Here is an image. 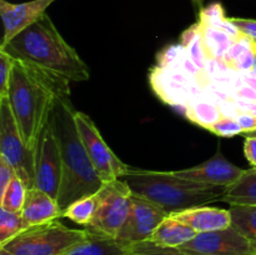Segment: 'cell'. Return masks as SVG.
I'll return each instance as SVG.
<instances>
[{"label": "cell", "mask_w": 256, "mask_h": 255, "mask_svg": "<svg viewBox=\"0 0 256 255\" xmlns=\"http://www.w3.org/2000/svg\"><path fill=\"white\" fill-rule=\"evenodd\" d=\"M69 80L29 62L15 60L8 102L25 145L34 152L42 128L59 98H70Z\"/></svg>", "instance_id": "1"}, {"label": "cell", "mask_w": 256, "mask_h": 255, "mask_svg": "<svg viewBox=\"0 0 256 255\" xmlns=\"http://www.w3.org/2000/svg\"><path fill=\"white\" fill-rule=\"evenodd\" d=\"M15 60L29 62L69 82H86L90 72L76 50L62 36L48 14L0 46Z\"/></svg>", "instance_id": "2"}, {"label": "cell", "mask_w": 256, "mask_h": 255, "mask_svg": "<svg viewBox=\"0 0 256 255\" xmlns=\"http://www.w3.org/2000/svg\"><path fill=\"white\" fill-rule=\"evenodd\" d=\"M52 118L59 138L62 168L56 200L64 212L76 200L96 194L105 182L100 179L82 144L70 98H59L55 102Z\"/></svg>", "instance_id": "3"}, {"label": "cell", "mask_w": 256, "mask_h": 255, "mask_svg": "<svg viewBox=\"0 0 256 255\" xmlns=\"http://www.w3.org/2000/svg\"><path fill=\"white\" fill-rule=\"evenodd\" d=\"M122 179L126 182L132 194L152 200L169 215L222 200L226 188L192 182L178 176L174 172H154L134 168H129Z\"/></svg>", "instance_id": "4"}, {"label": "cell", "mask_w": 256, "mask_h": 255, "mask_svg": "<svg viewBox=\"0 0 256 255\" xmlns=\"http://www.w3.org/2000/svg\"><path fill=\"white\" fill-rule=\"evenodd\" d=\"M86 229H72L59 219L34 225L20 232L2 249L12 255H66L89 238Z\"/></svg>", "instance_id": "5"}, {"label": "cell", "mask_w": 256, "mask_h": 255, "mask_svg": "<svg viewBox=\"0 0 256 255\" xmlns=\"http://www.w3.org/2000/svg\"><path fill=\"white\" fill-rule=\"evenodd\" d=\"M96 195V212L92 222L84 228L94 234L116 238L129 215L132 189L124 179H116L105 182Z\"/></svg>", "instance_id": "6"}, {"label": "cell", "mask_w": 256, "mask_h": 255, "mask_svg": "<svg viewBox=\"0 0 256 255\" xmlns=\"http://www.w3.org/2000/svg\"><path fill=\"white\" fill-rule=\"evenodd\" d=\"M0 156L12 168L28 189L34 188V152L25 145L8 98L0 99Z\"/></svg>", "instance_id": "7"}, {"label": "cell", "mask_w": 256, "mask_h": 255, "mask_svg": "<svg viewBox=\"0 0 256 255\" xmlns=\"http://www.w3.org/2000/svg\"><path fill=\"white\" fill-rule=\"evenodd\" d=\"M62 174V152L52 112L34 148V186L58 199Z\"/></svg>", "instance_id": "8"}, {"label": "cell", "mask_w": 256, "mask_h": 255, "mask_svg": "<svg viewBox=\"0 0 256 255\" xmlns=\"http://www.w3.org/2000/svg\"><path fill=\"white\" fill-rule=\"evenodd\" d=\"M75 122L89 159L92 160L100 179L104 182L122 179L129 170L102 139L96 125L82 112H75Z\"/></svg>", "instance_id": "9"}, {"label": "cell", "mask_w": 256, "mask_h": 255, "mask_svg": "<svg viewBox=\"0 0 256 255\" xmlns=\"http://www.w3.org/2000/svg\"><path fill=\"white\" fill-rule=\"evenodd\" d=\"M150 84L160 99L182 110V114L192 98L204 94L180 64L169 68L156 65L150 72Z\"/></svg>", "instance_id": "10"}, {"label": "cell", "mask_w": 256, "mask_h": 255, "mask_svg": "<svg viewBox=\"0 0 256 255\" xmlns=\"http://www.w3.org/2000/svg\"><path fill=\"white\" fill-rule=\"evenodd\" d=\"M190 255H256V246L234 226L200 232L179 248Z\"/></svg>", "instance_id": "11"}, {"label": "cell", "mask_w": 256, "mask_h": 255, "mask_svg": "<svg viewBox=\"0 0 256 255\" xmlns=\"http://www.w3.org/2000/svg\"><path fill=\"white\" fill-rule=\"evenodd\" d=\"M168 216L169 214L160 205L146 198L132 194L129 215L115 239L125 244L149 240L155 229Z\"/></svg>", "instance_id": "12"}, {"label": "cell", "mask_w": 256, "mask_h": 255, "mask_svg": "<svg viewBox=\"0 0 256 255\" xmlns=\"http://www.w3.org/2000/svg\"><path fill=\"white\" fill-rule=\"evenodd\" d=\"M55 0H32V2L12 4L0 0V15L4 24V38L0 46L8 44L19 32L29 28L46 14V9Z\"/></svg>", "instance_id": "13"}, {"label": "cell", "mask_w": 256, "mask_h": 255, "mask_svg": "<svg viewBox=\"0 0 256 255\" xmlns=\"http://www.w3.org/2000/svg\"><path fill=\"white\" fill-rule=\"evenodd\" d=\"M174 172L178 176L192 182L215 186H229L244 174L245 170L230 162L222 154H216L198 166L176 170Z\"/></svg>", "instance_id": "14"}, {"label": "cell", "mask_w": 256, "mask_h": 255, "mask_svg": "<svg viewBox=\"0 0 256 255\" xmlns=\"http://www.w3.org/2000/svg\"><path fill=\"white\" fill-rule=\"evenodd\" d=\"M170 215L184 224L189 225L198 234L224 230L232 226V224L230 209H220V208L208 206V205L190 208V209Z\"/></svg>", "instance_id": "15"}, {"label": "cell", "mask_w": 256, "mask_h": 255, "mask_svg": "<svg viewBox=\"0 0 256 255\" xmlns=\"http://www.w3.org/2000/svg\"><path fill=\"white\" fill-rule=\"evenodd\" d=\"M22 215L25 224L30 228L62 218V210L60 209L56 199L44 190L34 186L28 189Z\"/></svg>", "instance_id": "16"}, {"label": "cell", "mask_w": 256, "mask_h": 255, "mask_svg": "<svg viewBox=\"0 0 256 255\" xmlns=\"http://www.w3.org/2000/svg\"><path fill=\"white\" fill-rule=\"evenodd\" d=\"M196 234L198 232L189 225L184 224L182 222L169 215L155 229L149 240L159 246L179 249L180 246L194 239Z\"/></svg>", "instance_id": "17"}, {"label": "cell", "mask_w": 256, "mask_h": 255, "mask_svg": "<svg viewBox=\"0 0 256 255\" xmlns=\"http://www.w3.org/2000/svg\"><path fill=\"white\" fill-rule=\"evenodd\" d=\"M222 202H228L232 206H255L256 168L245 170L236 182L225 188Z\"/></svg>", "instance_id": "18"}, {"label": "cell", "mask_w": 256, "mask_h": 255, "mask_svg": "<svg viewBox=\"0 0 256 255\" xmlns=\"http://www.w3.org/2000/svg\"><path fill=\"white\" fill-rule=\"evenodd\" d=\"M130 252L132 244H125L115 238L90 232L85 242L70 250L66 255H129Z\"/></svg>", "instance_id": "19"}, {"label": "cell", "mask_w": 256, "mask_h": 255, "mask_svg": "<svg viewBox=\"0 0 256 255\" xmlns=\"http://www.w3.org/2000/svg\"><path fill=\"white\" fill-rule=\"evenodd\" d=\"M184 115L190 122L205 129H209L222 116V112L219 105L210 100L204 92L190 100L185 108Z\"/></svg>", "instance_id": "20"}, {"label": "cell", "mask_w": 256, "mask_h": 255, "mask_svg": "<svg viewBox=\"0 0 256 255\" xmlns=\"http://www.w3.org/2000/svg\"><path fill=\"white\" fill-rule=\"evenodd\" d=\"M199 24L200 30H202V42H204L208 60L224 59L228 50L232 46V44H234L236 40L232 36H230L228 32H222V30L202 24V22H199Z\"/></svg>", "instance_id": "21"}, {"label": "cell", "mask_w": 256, "mask_h": 255, "mask_svg": "<svg viewBox=\"0 0 256 255\" xmlns=\"http://www.w3.org/2000/svg\"><path fill=\"white\" fill-rule=\"evenodd\" d=\"M180 44L185 48L186 54L196 64V66L200 70H202V72H206L205 66H206L208 56L206 52H205L204 42H202V30H200L199 22H195L194 25H192L189 29H186L182 32Z\"/></svg>", "instance_id": "22"}, {"label": "cell", "mask_w": 256, "mask_h": 255, "mask_svg": "<svg viewBox=\"0 0 256 255\" xmlns=\"http://www.w3.org/2000/svg\"><path fill=\"white\" fill-rule=\"evenodd\" d=\"M199 22H202L205 25H209V26L216 28V29L228 32L235 40L240 39L242 36L239 29L232 22V20L225 16L224 9H222V4H219V2H214V4L204 8L200 12Z\"/></svg>", "instance_id": "23"}, {"label": "cell", "mask_w": 256, "mask_h": 255, "mask_svg": "<svg viewBox=\"0 0 256 255\" xmlns=\"http://www.w3.org/2000/svg\"><path fill=\"white\" fill-rule=\"evenodd\" d=\"M230 212H232V226L245 235L256 246V205L232 206Z\"/></svg>", "instance_id": "24"}, {"label": "cell", "mask_w": 256, "mask_h": 255, "mask_svg": "<svg viewBox=\"0 0 256 255\" xmlns=\"http://www.w3.org/2000/svg\"><path fill=\"white\" fill-rule=\"evenodd\" d=\"M98 209V195H90V196L82 198L72 202L66 210L62 212V218L72 220L74 222L86 226L94 218Z\"/></svg>", "instance_id": "25"}, {"label": "cell", "mask_w": 256, "mask_h": 255, "mask_svg": "<svg viewBox=\"0 0 256 255\" xmlns=\"http://www.w3.org/2000/svg\"><path fill=\"white\" fill-rule=\"evenodd\" d=\"M28 229L22 212H9L0 208V248Z\"/></svg>", "instance_id": "26"}, {"label": "cell", "mask_w": 256, "mask_h": 255, "mask_svg": "<svg viewBox=\"0 0 256 255\" xmlns=\"http://www.w3.org/2000/svg\"><path fill=\"white\" fill-rule=\"evenodd\" d=\"M26 185L19 178L15 176L8 185L6 189L0 194V208L9 212H22L25 199H26Z\"/></svg>", "instance_id": "27"}, {"label": "cell", "mask_w": 256, "mask_h": 255, "mask_svg": "<svg viewBox=\"0 0 256 255\" xmlns=\"http://www.w3.org/2000/svg\"><path fill=\"white\" fill-rule=\"evenodd\" d=\"M129 255H190L182 252L178 248H162L154 244L150 240L132 244V252Z\"/></svg>", "instance_id": "28"}, {"label": "cell", "mask_w": 256, "mask_h": 255, "mask_svg": "<svg viewBox=\"0 0 256 255\" xmlns=\"http://www.w3.org/2000/svg\"><path fill=\"white\" fill-rule=\"evenodd\" d=\"M186 50L182 44H172L158 54V66L169 68L182 62Z\"/></svg>", "instance_id": "29"}, {"label": "cell", "mask_w": 256, "mask_h": 255, "mask_svg": "<svg viewBox=\"0 0 256 255\" xmlns=\"http://www.w3.org/2000/svg\"><path fill=\"white\" fill-rule=\"evenodd\" d=\"M210 132L222 138H232L242 134V128L240 126L236 119L230 116H222L214 125L209 128Z\"/></svg>", "instance_id": "30"}, {"label": "cell", "mask_w": 256, "mask_h": 255, "mask_svg": "<svg viewBox=\"0 0 256 255\" xmlns=\"http://www.w3.org/2000/svg\"><path fill=\"white\" fill-rule=\"evenodd\" d=\"M15 59L4 50H0V99L8 96L10 76Z\"/></svg>", "instance_id": "31"}, {"label": "cell", "mask_w": 256, "mask_h": 255, "mask_svg": "<svg viewBox=\"0 0 256 255\" xmlns=\"http://www.w3.org/2000/svg\"><path fill=\"white\" fill-rule=\"evenodd\" d=\"M230 20L242 35L256 42V20L242 19V18H230Z\"/></svg>", "instance_id": "32"}, {"label": "cell", "mask_w": 256, "mask_h": 255, "mask_svg": "<svg viewBox=\"0 0 256 255\" xmlns=\"http://www.w3.org/2000/svg\"><path fill=\"white\" fill-rule=\"evenodd\" d=\"M15 176H16V172H15L14 168L4 158L0 156V194L6 189L8 185Z\"/></svg>", "instance_id": "33"}, {"label": "cell", "mask_w": 256, "mask_h": 255, "mask_svg": "<svg viewBox=\"0 0 256 255\" xmlns=\"http://www.w3.org/2000/svg\"><path fill=\"white\" fill-rule=\"evenodd\" d=\"M236 122L242 128V134L256 130V115L249 112H242L236 116Z\"/></svg>", "instance_id": "34"}, {"label": "cell", "mask_w": 256, "mask_h": 255, "mask_svg": "<svg viewBox=\"0 0 256 255\" xmlns=\"http://www.w3.org/2000/svg\"><path fill=\"white\" fill-rule=\"evenodd\" d=\"M244 152L248 162L252 165V168H256V138L255 136H245Z\"/></svg>", "instance_id": "35"}, {"label": "cell", "mask_w": 256, "mask_h": 255, "mask_svg": "<svg viewBox=\"0 0 256 255\" xmlns=\"http://www.w3.org/2000/svg\"><path fill=\"white\" fill-rule=\"evenodd\" d=\"M0 255H12V252H6L5 249H2V248H0Z\"/></svg>", "instance_id": "36"}, {"label": "cell", "mask_w": 256, "mask_h": 255, "mask_svg": "<svg viewBox=\"0 0 256 255\" xmlns=\"http://www.w3.org/2000/svg\"><path fill=\"white\" fill-rule=\"evenodd\" d=\"M245 136H255L256 138V130L254 132H245Z\"/></svg>", "instance_id": "37"}, {"label": "cell", "mask_w": 256, "mask_h": 255, "mask_svg": "<svg viewBox=\"0 0 256 255\" xmlns=\"http://www.w3.org/2000/svg\"><path fill=\"white\" fill-rule=\"evenodd\" d=\"M194 2H198V4H200V2H202V0H194Z\"/></svg>", "instance_id": "38"}, {"label": "cell", "mask_w": 256, "mask_h": 255, "mask_svg": "<svg viewBox=\"0 0 256 255\" xmlns=\"http://www.w3.org/2000/svg\"><path fill=\"white\" fill-rule=\"evenodd\" d=\"M254 44H255V52H256V42H254Z\"/></svg>", "instance_id": "39"}]
</instances>
